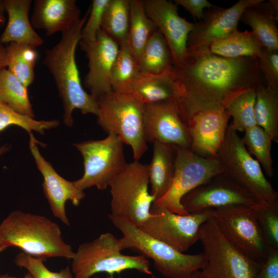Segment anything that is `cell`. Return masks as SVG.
Instances as JSON below:
<instances>
[{
	"label": "cell",
	"instance_id": "1",
	"mask_svg": "<svg viewBox=\"0 0 278 278\" xmlns=\"http://www.w3.org/2000/svg\"><path fill=\"white\" fill-rule=\"evenodd\" d=\"M188 51L181 65L171 66L180 90L176 102L186 124L199 112L225 108L242 92L266 84L257 57L228 58L209 49Z\"/></svg>",
	"mask_w": 278,
	"mask_h": 278
},
{
	"label": "cell",
	"instance_id": "2",
	"mask_svg": "<svg viewBox=\"0 0 278 278\" xmlns=\"http://www.w3.org/2000/svg\"><path fill=\"white\" fill-rule=\"evenodd\" d=\"M89 13L90 7L82 18L62 32L60 40L46 50L43 61L55 82L63 103V121L68 127L73 126V113L75 109L83 114L90 113L96 116L98 114L97 100L82 86L75 58L81 32Z\"/></svg>",
	"mask_w": 278,
	"mask_h": 278
},
{
	"label": "cell",
	"instance_id": "3",
	"mask_svg": "<svg viewBox=\"0 0 278 278\" xmlns=\"http://www.w3.org/2000/svg\"><path fill=\"white\" fill-rule=\"evenodd\" d=\"M0 240L43 260L57 257L72 259L75 252L64 241L58 223L20 210L11 212L0 223Z\"/></svg>",
	"mask_w": 278,
	"mask_h": 278
},
{
	"label": "cell",
	"instance_id": "4",
	"mask_svg": "<svg viewBox=\"0 0 278 278\" xmlns=\"http://www.w3.org/2000/svg\"><path fill=\"white\" fill-rule=\"evenodd\" d=\"M113 225L123 234L119 239L121 249H130L151 258L155 268L167 278H190L205 266L203 252L187 254L141 230L128 220L110 214Z\"/></svg>",
	"mask_w": 278,
	"mask_h": 278
},
{
	"label": "cell",
	"instance_id": "5",
	"mask_svg": "<svg viewBox=\"0 0 278 278\" xmlns=\"http://www.w3.org/2000/svg\"><path fill=\"white\" fill-rule=\"evenodd\" d=\"M97 102L98 125L129 145L134 161H139L148 149L144 127L145 104L130 93L113 91Z\"/></svg>",
	"mask_w": 278,
	"mask_h": 278
},
{
	"label": "cell",
	"instance_id": "6",
	"mask_svg": "<svg viewBox=\"0 0 278 278\" xmlns=\"http://www.w3.org/2000/svg\"><path fill=\"white\" fill-rule=\"evenodd\" d=\"M122 250L119 239L109 232L100 234L91 241L81 244L72 259L74 278H90L102 272L114 278V274L126 270H135L153 275L146 257L125 255Z\"/></svg>",
	"mask_w": 278,
	"mask_h": 278
},
{
	"label": "cell",
	"instance_id": "7",
	"mask_svg": "<svg viewBox=\"0 0 278 278\" xmlns=\"http://www.w3.org/2000/svg\"><path fill=\"white\" fill-rule=\"evenodd\" d=\"M216 157L222 173L247 190L258 204L278 202V193L260 164L247 151L237 132L229 126Z\"/></svg>",
	"mask_w": 278,
	"mask_h": 278
},
{
	"label": "cell",
	"instance_id": "8",
	"mask_svg": "<svg viewBox=\"0 0 278 278\" xmlns=\"http://www.w3.org/2000/svg\"><path fill=\"white\" fill-rule=\"evenodd\" d=\"M148 166L139 161L127 163L111 182V213L122 217L139 227L151 216L155 200L148 190Z\"/></svg>",
	"mask_w": 278,
	"mask_h": 278
},
{
	"label": "cell",
	"instance_id": "9",
	"mask_svg": "<svg viewBox=\"0 0 278 278\" xmlns=\"http://www.w3.org/2000/svg\"><path fill=\"white\" fill-rule=\"evenodd\" d=\"M257 206L234 205L214 209L212 219L235 248L262 265L267 257L269 246L258 223Z\"/></svg>",
	"mask_w": 278,
	"mask_h": 278
},
{
	"label": "cell",
	"instance_id": "10",
	"mask_svg": "<svg viewBox=\"0 0 278 278\" xmlns=\"http://www.w3.org/2000/svg\"><path fill=\"white\" fill-rule=\"evenodd\" d=\"M124 144L113 134H109L102 140L73 144L83 159L84 172L80 179L74 181L76 186L83 191L92 186L106 189L127 164Z\"/></svg>",
	"mask_w": 278,
	"mask_h": 278
},
{
	"label": "cell",
	"instance_id": "11",
	"mask_svg": "<svg viewBox=\"0 0 278 278\" xmlns=\"http://www.w3.org/2000/svg\"><path fill=\"white\" fill-rule=\"evenodd\" d=\"M206 263L201 278H255L261 265L256 264L235 248L210 219L199 231Z\"/></svg>",
	"mask_w": 278,
	"mask_h": 278
},
{
	"label": "cell",
	"instance_id": "12",
	"mask_svg": "<svg viewBox=\"0 0 278 278\" xmlns=\"http://www.w3.org/2000/svg\"><path fill=\"white\" fill-rule=\"evenodd\" d=\"M214 209L180 215L154 201L150 217L138 228L152 237L184 252L199 240L201 225L212 218Z\"/></svg>",
	"mask_w": 278,
	"mask_h": 278
},
{
	"label": "cell",
	"instance_id": "13",
	"mask_svg": "<svg viewBox=\"0 0 278 278\" xmlns=\"http://www.w3.org/2000/svg\"><path fill=\"white\" fill-rule=\"evenodd\" d=\"M177 147L174 177L166 193L154 201L173 213L186 215L182 206V197L213 177L222 173V166L215 158H206L193 153L190 149Z\"/></svg>",
	"mask_w": 278,
	"mask_h": 278
},
{
	"label": "cell",
	"instance_id": "14",
	"mask_svg": "<svg viewBox=\"0 0 278 278\" xmlns=\"http://www.w3.org/2000/svg\"><path fill=\"white\" fill-rule=\"evenodd\" d=\"M181 203L188 213L234 205H258L247 190L223 173L188 192L182 197Z\"/></svg>",
	"mask_w": 278,
	"mask_h": 278
},
{
	"label": "cell",
	"instance_id": "15",
	"mask_svg": "<svg viewBox=\"0 0 278 278\" xmlns=\"http://www.w3.org/2000/svg\"><path fill=\"white\" fill-rule=\"evenodd\" d=\"M264 0H240L224 8L214 6L203 12V17L194 23L187 43L188 50L208 49L214 42L238 30L237 25L245 10Z\"/></svg>",
	"mask_w": 278,
	"mask_h": 278
},
{
	"label": "cell",
	"instance_id": "16",
	"mask_svg": "<svg viewBox=\"0 0 278 278\" xmlns=\"http://www.w3.org/2000/svg\"><path fill=\"white\" fill-rule=\"evenodd\" d=\"M144 127L147 142H159L190 149L188 126L175 101L146 104Z\"/></svg>",
	"mask_w": 278,
	"mask_h": 278
},
{
	"label": "cell",
	"instance_id": "17",
	"mask_svg": "<svg viewBox=\"0 0 278 278\" xmlns=\"http://www.w3.org/2000/svg\"><path fill=\"white\" fill-rule=\"evenodd\" d=\"M81 50L88 60L89 71L83 84L90 91V94L97 100L112 92L111 72L119 50V45L101 29L93 42L80 40Z\"/></svg>",
	"mask_w": 278,
	"mask_h": 278
},
{
	"label": "cell",
	"instance_id": "18",
	"mask_svg": "<svg viewBox=\"0 0 278 278\" xmlns=\"http://www.w3.org/2000/svg\"><path fill=\"white\" fill-rule=\"evenodd\" d=\"M147 16L164 36L170 49L173 65L180 66L189 55L188 37L194 27L179 15L178 6L171 1L144 0Z\"/></svg>",
	"mask_w": 278,
	"mask_h": 278
},
{
	"label": "cell",
	"instance_id": "19",
	"mask_svg": "<svg viewBox=\"0 0 278 278\" xmlns=\"http://www.w3.org/2000/svg\"><path fill=\"white\" fill-rule=\"evenodd\" d=\"M29 146L38 169L43 178L42 188L54 216L67 226L70 220L66 214L65 203L70 201L78 206L85 197L84 191L79 189L74 181H68L61 176L51 164L41 154L33 134L29 135Z\"/></svg>",
	"mask_w": 278,
	"mask_h": 278
},
{
	"label": "cell",
	"instance_id": "20",
	"mask_svg": "<svg viewBox=\"0 0 278 278\" xmlns=\"http://www.w3.org/2000/svg\"><path fill=\"white\" fill-rule=\"evenodd\" d=\"M230 118L224 107L202 111L193 116L187 123L190 150L203 158H215L224 140Z\"/></svg>",
	"mask_w": 278,
	"mask_h": 278
},
{
	"label": "cell",
	"instance_id": "21",
	"mask_svg": "<svg viewBox=\"0 0 278 278\" xmlns=\"http://www.w3.org/2000/svg\"><path fill=\"white\" fill-rule=\"evenodd\" d=\"M31 23L43 29L46 36L68 30L80 18L81 11L75 0H36Z\"/></svg>",
	"mask_w": 278,
	"mask_h": 278
},
{
	"label": "cell",
	"instance_id": "22",
	"mask_svg": "<svg viewBox=\"0 0 278 278\" xmlns=\"http://www.w3.org/2000/svg\"><path fill=\"white\" fill-rule=\"evenodd\" d=\"M8 22L0 36L2 43H21L34 48L41 46L44 41L36 32L29 19L30 0H3Z\"/></svg>",
	"mask_w": 278,
	"mask_h": 278
},
{
	"label": "cell",
	"instance_id": "23",
	"mask_svg": "<svg viewBox=\"0 0 278 278\" xmlns=\"http://www.w3.org/2000/svg\"><path fill=\"white\" fill-rule=\"evenodd\" d=\"M128 93L145 105L176 101L180 95L171 67L157 74L140 72Z\"/></svg>",
	"mask_w": 278,
	"mask_h": 278
},
{
	"label": "cell",
	"instance_id": "24",
	"mask_svg": "<svg viewBox=\"0 0 278 278\" xmlns=\"http://www.w3.org/2000/svg\"><path fill=\"white\" fill-rule=\"evenodd\" d=\"M278 1H264L249 7L240 21L251 27L263 47L278 50Z\"/></svg>",
	"mask_w": 278,
	"mask_h": 278
},
{
	"label": "cell",
	"instance_id": "25",
	"mask_svg": "<svg viewBox=\"0 0 278 278\" xmlns=\"http://www.w3.org/2000/svg\"><path fill=\"white\" fill-rule=\"evenodd\" d=\"M177 147L159 142L153 143V156L148 166L150 194L155 200L169 189L175 174Z\"/></svg>",
	"mask_w": 278,
	"mask_h": 278
},
{
	"label": "cell",
	"instance_id": "26",
	"mask_svg": "<svg viewBox=\"0 0 278 278\" xmlns=\"http://www.w3.org/2000/svg\"><path fill=\"white\" fill-rule=\"evenodd\" d=\"M263 47L253 31H234L228 36L213 43L210 51L228 58L258 57Z\"/></svg>",
	"mask_w": 278,
	"mask_h": 278
},
{
	"label": "cell",
	"instance_id": "27",
	"mask_svg": "<svg viewBox=\"0 0 278 278\" xmlns=\"http://www.w3.org/2000/svg\"><path fill=\"white\" fill-rule=\"evenodd\" d=\"M141 73L157 74L173 64L172 54L163 34L155 30L152 34L137 60Z\"/></svg>",
	"mask_w": 278,
	"mask_h": 278
},
{
	"label": "cell",
	"instance_id": "28",
	"mask_svg": "<svg viewBox=\"0 0 278 278\" xmlns=\"http://www.w3.org/2000/svg\"><path fill=\"white\" fill-rule=\"evenodd\" d=\"M254 117L256 125L262 128L278 143V92L263 84L255 91Z\"/></svg>",
	"mask_w": 278,
	"mask_h": 278
},
{
	"label": "cell",
	"instance_id": "29",
	"mask_svg": "<svg viewBox=\"0 0 278 278\" xmlns=\"http://www.w3.org/2000/svg\"><path fill=\"white\" fill-rule=\"evenodd\" d=\"M129 4L128 42L131 50L137 62L144 46L157 28L147 16L143 1L129 0Z\"/></svg>",
	"mask_w": 278,
	"mask_h": 278
},
{
	"label": "cell",
	"instance_id": "30",
	"mask_svg": "<svg viewBox=\"0 0 278 278\" xmlns=\"http://www.w3.org/2000/svg\"><path fill=\"white\" fill-rule=\"evenodd\" d=\"M129 0H109L105 8L101 30L119 45L128 41Z\"/></svg>",
	"mask_w": 278,
	"mask_h": 278
},
{
	"label": "cell",
	"instance_id": "31",
	"mask_svg": "<svg viewBox=\"0 0 278 278\" xmlns=\"http://www.w3.org/2000/svg\"><path fill=\"white\" fill-rule=\"evenodd\" d=\"M7 67L28 88L34 81V68L38 58L35 48L26 44L10 43L6 46Z\"/></svg>",
	"mask_w": 278,
	"mask_h": 278
},
{
	"label": "cell",
	"instance_id": "32",
	"mask_svg": "<svg viewBox=\"0 0 278 278\" xmlns=\"http://www.w3.org/2000/svg\"><path fill=\"white\" fill-rule=\"evenodd\" d=\"M0 100L17 112L34 118L27 88L6 68L0 71Z\"/></svg>",
	"mask_w": 278,
	"mask_h": 278
},
{
	"label": "cell",
	"instance_id": "33",
	"mask_svg": "<svg viewBox=\"0 0 278 278\" xmlns=\"http://www.w3.org/2000/svg\"><path fill=\"white\" fill-rule=\"evenodd\" d=\"M140 72L137 62L130 47L128 41L119 45V50L111 72L112 90L128 93Z\"/></svg>",
	"mask_w": 278,
	"mask_h": 278
},
{
	"label": "cell",
	"instance_id": "34",
	"mask_svg": "<svg viewBox=\"0 0 278 278\" xmlns=\"http://www.w3.org/2000/svg\"><path fill=\"white\" fill-rule=\"evenodd\" d=\"M241 141L247 151L264 169L267 176L271 178L274 175L271 155L272 140L268 133L260 127L255 125L247 129Z\"/></svg>",
	"mask_w": 278,
	"mask_h": 278
},
{
	"label": "cell",
	"instance_id": "35",
	"mask_svg": "<svg viewBox=\"0 0 278 278\" xmlns=\"http://www.w3.org/2000/svg\"><path fill=\"white\" fill-rule=\"evenodd\" d=\"M256 90H245L233 98L225 107L232 122L229 127L236 132H244L256 125L254 117Z\"/></svg>",
	"mask_w": 278,
	"mask_h": 278
},
{
	"label": "cell",
	"instance_id": "36",
	"mask_svg": "<svg viewBox=\"0 0 278 278\" xmlns=\"http://www.w3.org/2000/svg\"><path fill=\"white\" fill-rule=\"evenodd\" d=\"M59 124L58 119L38 120L22 115L0 100V132L15 126L24 129L29 135L33 134L32 131L44 135L46 130L55 128Z\"/></svg>",
	"mask_w": 278,
	"mask_h": 278
},
{
	"label": "cell",
	"instance_id": "37",
	"mask_svg": "<svg viewBox=\"0 0 278 278\" xmlns=\"http://www.w3.org/2000/svg\"><path fill=\"white\" fill-rule=\"evenodd\" d=\"M257 217L269 247L278 248V202L258 204Z\"/></svg>",
	"mask_w": 278,
	"mask_h": 278
},
{
	"label": "cell",
	"instance_id": "38",
	"mask_svg": "<svg viewBox=\"0 0 278 278\" xmlns=\"http://www.w3.org/2000/svg\"><path fill=\"white\" fill-rule=\"evenodd\" d=\"M14 262L19 267L26 269L34 278H74L69 266L59 272H53L46 267L43 259L33 257L23 252L16 255Z\"/></svg>",
	"mask_w": 278,
	"mask_h": 278
},
{
	"label": "cell",
	"instance_id": "39",
	"mask_svg": "<svg viewBox=\"0 0 278 278\" xmlns=\"http://www.w3.org/2000/svg\"><path fill=\"white\" fill-rule=\"evenodd\" d=\"M109 0H93L90 7V13L81 32V40L93 42L100 30L103 13Z\"/></svg>",
	"mask_w": 278,
	"mask_h": 278
},
{
	"label": "cell",
	"instance_id": "40",
	"mask_svg": "<svg viewBox=\"0 0 278 278\" xmlns=\"http://www.w3.org/2000/svg\"><path fill=\"white\" fill-rule=\"evenodd\" d=\"M257 59L259 68L264 76L266 86L278 92L277 50L263 47Z\"/></svg>",
	"mask_w": 278,
	"mask_h": 278
},
{
	"label": "cell",
	"instance_id": "41",
	"mask_svg": "<svg viewBox=\"0 0 278 278\" xmlns=\"http://www.w3.org/2000/svg\"><path fill=\"white\" fill-rule=\"evenodd\" d=\"M255 278H278V248L269 247L267 257Z\"/></svg>",
	"mask_w": 278,
	"mask_h": 278
},
{
	"label": "cell",
	"instance_id": "42",
	"mask_svg": "<svg viewBox=\"0 0 278 278\" xmlns=\"http://www.w3.org/2000/svg\"><path fill=\"white\" fill-rule=\"evenodd\" d=\"M174 3L180 5L188 11L194 19L200 21L203 17V9H210L214 6L207 0H175Z\"/></svg>",
	"mask_w": 278,
	"mask_h": 278
},
{
	"label": "cell",
	"instance_id": "43",
	"mask_svg": "<svg viewBox=\"0 0 278 278\" xmlns=\"http://www.w3.org/2000/svg\"><path fill=\"white\" fill-rule=\"evenodd\" d=\"M7 67V50L0 40V71Z\"/></svg>",
	"mask_w": 278,
	"mask_h": 278
},
{
	"label": "cell",
	"instance_id": "44",
	"mask_svg": "<svg viewBox=\"0 0 278 278\" xmlns=\"http://www.w3.org/2000/svg\"><path fill=\"white\" fill-rule=\"evenodd\" d=\"M5 10L4 8L3 0H0V24L3 26L6 21L5 18Z\"/></svg>",
	"mask_w": 278,
	"mask_h": 278
},
{
	"label": "cell",
	"instance_id": "45",
	"mask_svg": "<svg viewBox=\"0 0 278 278\" xmlns=\"http://www.w3.org/2000/svg\"><path fill=\"white\" fill-rule=\"evenodd\" d=\"M10 148V146L8 144L0 145V157L9 152Z\"/></svg>",
	"mask_w": 278,
	"mask_h": 278
},
{
	"label": "cell",
	"instance_id": "46",
	"mask_svg": "<svg viewBox=\"0 0 278 278\" xmlns=\"http://www.w3.org/2000/svg\"><path fill=\"white\" fill-rule=\"evenodd\" d=\"M0 278H16L15 276L9 275L8 273L0 274ZM23 278H34L28 272L26 273Z\"/></svg>",
	"mask_w": 278,
	"mask_h": 278
},
{
	"label": "cell",
	"instance_id": "47",
	"mask_svg": "<svg viewBox=\"0 0 278 278\" xmlns=\"http://www.w3.org/2000/svg\"><path fill=\"white\" fill-rule=\"evenodd\" d=\"M190 278H201V270L195 272Z\"/></svg>",
	"mask_w": 278,
	"mask_h": 278
},
{
	"label": "cell",
	"instance_id": "48",
	"mask_svg": "<svg viewBox=\"0 0 278 278\" xmlns=\"http://www.w3.org/2000/svg\"><path fill=\"white\" fill-rule=\"evenodd\" d=\"M9 248L7 245L0 240V253Z\"/></svg>",
	"mask_w": 278,
	"mask_h": 278
},
{
	"label": "cell",
	"instance_id": "49",
	"mask_svg": "<svg viewBox=\"0 0 278 278\" xmlns=\"http://www.w3.org/2000/svg\"><path fill=\"white\" fill-rule=\"evenodd\" d=\"M94 278H99V277H94ZM107 278H111V277H109V276H108Z\"/></svg>",
	"mask_w": 278,
	"mask_h": 278
}]
</instances>
